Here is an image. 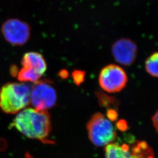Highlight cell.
Instances as JSON below:
<instances>
[{
	"label": "cell",
	"mask_w": 158,
	"mask_h": 158,
	"mask_svg": "<svg viewBox=\"0 0 158 158\" xmlns=\"http://www.w3.org/2000/svg\"><path fill=\"white\" fill-rule=\"evenodd\" d=\"M12 127L28 138L47 141L52 129L51 117L47 111L25 108L18 113Z\"/></svg>",
	"instance_id": "1"
},
{
	"label": "cell",
	"mask_w": 158,
	"mask_h": 158,
	"mask_svg": "<svg viewBox=\"0 0 158 158\" xmlns=\"http://www.w3.org/2000/svg\"><path fill=\"white\" fill-rule=\"evenodd\" d=\"M31 89L21 83H8L0 90V108L7 114L20 112L31 102Z\"/></svg>",
	"instance_id": "2"
},
{
	"label": "cell",
	"mask_w": 158,
	"mask_h": 158,
	"mask_svg": "<svg viewBox=\"0 0 158 158\" xmlns=\"http://www.w3.org/2000/svg\"><path fill=\"white\" fill-rule=\"evenodd\" d=\"M88 135L97 147L107 146L117 138V132L111 122L102 113L94 114L87 125Z\"/></svg>",
	"instance_id": "3"
},
{
	"label": "cell",
	"mask_w": 158,
	"mask_h": 158,
	"mask_svg": "<svg viewBox=\"0 0 158 158\" xmlns=\"http://www.w3.org/2000/svg\"><path fill=\"white\" fill-rule=\"evenodd\" d=\"M21 63L23 67L17 73V78L21 82H38L47 68L44 57L35 52L26 53Z\"/></svg>",
	"instance_id": "4"
},
{
	"label": "cell",
	"mask_w": 158,
	"mask_h": 158,
	"mask_svg": "<svg viewBox=\"0 0 158 158\" xmlns=\"http://www.w3.org/2000/svg\"><path fill=\"white\" fill-rule=\"evenodd\" d=\"M105 152L106 158H154L152 149L145 142H136L131 147L113 142L106 146Z\"/></svg>",
	"instance_id": "5"
},
{
	"label": "cell",
	"mask_w": 158,
	"mask_h": 158,
	"mask_svg": "<svg viewBox=\"0 0 158 158\" xmlns=\"http://www.w3.org/2000/svg\"><path fill=\"white\" fill-rule=\"evenodd\" d=\"M98 81L104 90L114 93L124 88L128 82V76L124 70L118 65L108 64L102 69Z\"/></svg>",
	"instance_id": "6"
},
{
	"label": "cell",
	"mask_w": 158,
	"mask_h": 158,
	"mask_svg": "<svg viewBox=\"0 0 158 158\" xmlns=\"http://www.w3.org/2000/svg\"><path fill=\"white\" fill-rule=\"evenodd\" d=\"M56 92L48 81H38L31 89V102L34 108L47 111L56 102Z\"/></svg>",
	"instance_id": "7"
},
{
	"label": "cell",
	"mask_w": 158,
	"mask_h": 158,
	"mask_svg": "<svg viewBox=\"0 0 158 158\" xmlns=\"http://www.w3.org/2000/svg\"><path fill=\"white\" fill-rule=\"evenodd\" d=\"M2 33L6 40L13 45L25 44L31 36V28L27 23L18 19H10L2 26Z\"/></svg>",
	"instance_id": "8"
},
{
	"label": "cell",
	"mask_w": 158,
	"mask_h": 158,
	"mask_svg": "<svg viewBox=\"0 0 158 158\" xmlns=\"http://www.w3.org/2000/svg\"><path fill=\"white\" fill-rule=\"evenodd\" d=\"M138 48L135 43L129 39H120L112 46V53L115 60L125 66H129L135 60Z\"/></svg>",
	"instance_id": "9"
},
{
	"label": "cell",
	"mask_w": 158,
	"mask_h": 158,
	"mask_svg": "<svg viewBox=\"0 0 158 158\" xmlns=\"http://www.w3.org/2000/svg\"><path fill=\"white\" fill-rule=\"evenodd\" d=\"M147 72L153 77H158V52H155L149 57L145 62Z\"/></svg>",
	"instance_id": "10"
},
{
	"label": "cell",
	"mask_w": 158,
	"mask_h": 158,
	"mask_svg": "<svg viewBox=\"0 0 158 158\" xmlns=\"http://www.w3.org/2000/svg\"><path fill=\"white\" fill-rule=\"evenodd\" d=\"M98 96L99 101L100 102V104L102 106H104L105 107H109L111 105L115 104V99L112 97H110L108 96L102 94L101 93Z\"/></svg>",
	"instance_id": "11"
},
{
	"label": "cell",
	"mask_w": 158,
	"mask_h": 158,
	"mask_svg": "<svg viewBox=\"0 0 158 158\" xmlns=\"http://www.w3.org/2000/svg\"><path fill=\"white\" fill-rule=\"evenodd\" d=\"M85 73L82 71L76 70L73 73V77L76 85H80L85 79Z\"/></svg>",
	"instance_id": "12"
},
{
	"label": "cell",
	"mask_w": 158,
	"mask_h": 158,
	"mask_svg": "<svg viewBox=\"0 0 158 158\" xmlns=\"http://www.w3.org/2000/svg\"><path fill=\"white\" fill-rule=\"evenodd\" d=\"M107 116L108 119L110 121H116L118 118V114L115 110L111 108L108 110L107 112Z\"/></svg>",
	"instance_id": "13"
},
{
	"label": "cell",
	"mask_w": 158,
	"mask_h": 158,
	"mask_svg": "<svg viewBox=\"0 0 158 158\" xmlns=\"http://www.w3.org/2000/svg\"><path fill=\"white\" fill-rule=\"evenodd\" d=\"M117 127L118 128V130H121L122 131H125L127 130L128 128L127 122L123 119L119 121L117 124Z\"/></svg>",
	"instance_id": "14"
},
{
	"label": "cell",
	"mask_w": 158,
	"mask_h": 158,
	"mask_svg": "<svg viewBox=\"0 0 158 158\" xmlns=\"http://www.w3.org/2000/svg\"><path fill=\"white\" fill-rule=\"evenodd\" d=\"M152 122L155 128L158 132V111L153 115L152 117Z\"/></svg>",
	"instance_id": "15"
}]
</instances>
